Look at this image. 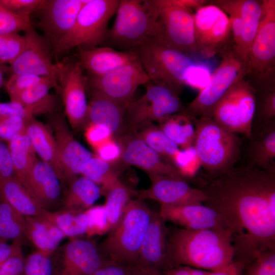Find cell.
<instances>
[{
    "mask_svg": "<svg viewBox=\"0 0 275 275\" xmlns=\"http://www.w3.org/2000/svg\"><path fill=\"white\" fill-rule=\"evenodd\" d=\"M24 217L26 240L36 251L51 256L66 237L65 235L42 215Z\"/></svg>",
    "mask_w": 275,
    "mask_h": 275,
    "instance_id": "obj_30",
    "label": "cell"
},
{
    "mask_svg": "<svg viewBox=\"0 0 275 275\" xmlns=\"http://www.w3.org/2000/svg\"><path fill=\"white\" fill-rule=\"evenodd\" d=\"M166 44L191 57L200 55L194 34L193 13L178 0H156Z\"/></svg>",
    "mask_w": 275,
    "mask_h": 275,
    "instance_id": "obj_14",
    "label": "cell"
},
{
    "mask_svg": "<svg viewBox=\"0 0 275 275\" xmlns=\"http://www.w3.org/2000/svg\"><path fill=\"white\" fill-rule=\"evenodd\" d=\"M159 128L179 148L185 150L193 147L195 129L191 119L180 113L160 121Z\"/></svg>",
    "mask_w": 275,
    "mask_h": 275,
    "instance_id": "obj_35",
    "label": "cell"
},
{
    "mask_svg": "<svg viewBox=\"0 0 275 275\" xmlns=\"http://www.w3.org/2000/svg\"><path fill=\"white\" fill-rule=\"evenodd\" d=\"M120 0H88L80 9L74 24L59 43L52 54L59 57L72 49L88 50L103 44L109 20Z\"/></svg>",
    "mask_w": 275,
    "mask_h": 275,
    "instance_id": "obj_6",
    "label": "cell"
},
{
    "mask_svg": "<svg viewBox=\"0 0 275 275\" xmlns=\"http://www.w3.org/2000/svg\"><path fill=\"white\" fill-rule=\"evenodd\" d=\"M119 144L120 161L136 167L148 175L178 177L186 179L179 170L151 148L135 133H127L115 139Z\"/></svg>",
    "mask_w": 275,
    "mask_h": 275,
    "instance_id": "obj_19",
    "label": "cell"
},
{
    "mask_svg": "<svg viewBox=\"0 0 275 275\" xmlns=\"http://www.w3.org/2000/svg\"><path fill=\"white\" fill-rule=\"evenodd\" d=\"M259 93L256 98V109L254 119L257 117V127L274 121L275 87L256 92Z\"/></svg>",
    "mask_w": 275,
    "mask_h": 275,
    "instance_id": "obj_41",
    "label": "cell"
},
{
    "mask_svg": "<svg viewBox=\"0 0 275 275\" xmlns=\"http://www.w3.org/2000/svg\"><path fill=\"white\" fill-rule=\"evenodd\" d=\"M261 3L258 29L245 63L246 76L256 91L275 87V1Z\"/></svg>",
    "mask_w": 275,
    "mask_h": 275,
    "instance_id": "obj_7",
    "label": "cell"
},
{
    "mask_svg": "<svg viewBox=\"0 0 275 275\" xmlns=\"http://www.w3.org/2000/svg\"><path fill=\"white\" fill-rule=\"evenodd\" d=\"M43 77L28 74H11L5 86L11 101L40 82Z\"/></svg>",
    "mask_w": 275,
    "mask_h": 275,
    "instance_id": "obj_46",
    "label": "cell"
},
{
    "mask_svg": "<svg viewBox=\"0 0 275 275\" xmlns=\"http://www.w3.org/2000/svg\"><path fill=\"white\" fill-rule=\"evenodd\" d=\"M56 144L57 155L64 183L80 175L86 163L94 155L74 136L64 116H52L49 121Z\"/></svg>",
    "mask_w": 275,
    "mask_h": 275,
    "instance_id": "obj_18",
    "label": "cell"
},
{
    "mask_svg": "<svg viewBox=\"0 0 275 275\" xmlns=\"http://www.w3.org/2000/svg\"><path fill=\"white\" fill-rule=\"evenodd\" d=\"M209 271L187 266H179L168 269L161 275H209Z\"/></svg>",
    "mask_w": 275,
    "mask_h": 275,
    "instance_id": "obj_57",
    "label": "cell"
},
{
    "mask_svg": "<svg viewBox=\"0 0 275 275\" xmlns=\"http://www.w3.org/2000/svg\"><path fill=\"white\" fill-rule=\"evenodd\" d=\"M42 0H0V4L20 17L31 21V15Z\"/></svg>",
    "mask_w": 275,
    "mask_h": 275,
    "instance_id": "obj_49",
    "label": "cell"
},
{
    "mask_svg": "<svg viewBox=\"0 0 275 275\" xmlns=\"http://www.w3.org/2000/svg\"><path fill=\"white\" fill-rule=\"evenodd\" d=\"M134 195H137V193L120 179L104 195L106 201L103 205L108 232L118 223L126 206Z\"/></svg>",
    "mask_w": 275,
    "mask_h": 275,
    "instance_id": "obj_37",
    "label": "cell"
},
{
    "mask_svg": "<svg viewBox=\"0 0 275 275\" xmlns=\"http://www.w3.org/2000/svg\"><path fill=\"white\" fill-rule=\"evenodd\" d=\"M87 91L104 96L126 108L138 88L150 79L139 58L101 76H87Z\"/></svg>",
    "mask_w": 275,
    "mask_h": 275,
    "instance_id": "obj_15",
    "label": "cell"
},
{
    "mask_svg": "<svg viewBox=\"0 0 275 275\" xmlns=\"http://www.w3.org/2000/svg\"><path fill=\"white\" fill-rule=\"evenodd\" d=\"M134 133L161 156L170 160L173 164L174 158L180 150L158 126L150 123Z\"/></svg>",
    "mask_w": 275,
    "mask_h": 275,
    "instance_id": "obj_40",
    "label": "cell"
},
{
    "mask_svg": "<svg viewBox=\"0 0 275 275\" xmlns=\"http://www.w3.org/2000/svg\"><path fill=\"white\" fill-rule=\"evenodd\" d=\"M51 88L59 92L57 81L52 78L43 77L38 84L24 91L11 101L20 104L34 117L50 114L55 112L58 106L56 96L49 93Z\"/></svg>",
    "mask_w": 275,
    "mask_h": 275,
    "instance_id": "obj_29",
    "label": "cell"
},
{
    "mask_svg": "<svg viewBox=\"0 0 275 275\" xmlns=\"http://www.w3.org/2000/svg\"><path fill=\"white\" fill-rule=\"evenodd\" d=\"M159 212L166 222H172L185 229H226L219 215L202 203L181 205L160 204Z\"/></svg>",
    "mask_w": 275,
    "mask_h": 275,
    "instance_id": "obj_24",
    "label": "cell"
},
{
    "mask_svg": "<svg viewBox=\"0 0 275 275\" xmlns=\"http://www.w3.org/2000/svg\"><path fill=\"white\" fill-rule=\"evenodd\" d=\"M77 61L89 76H101L138 59L135 51H120L107 46L78 49Z\"/></svg>",
    "mask_w": 275,
    "mask_h": 275,
    "instance_id": "obj_25",
    "label": "cell"
},
{
    "mask_svg": "<svg viewBox=\"0 0 275 275\" xmlns=\"http://www.w3.org/2000/svg\"><path fill=\"white\" fill-rule=\"evenodd\" d=\"M88 217L86 234L88 237L107 233L105 209L103 205L90 207L86 210Z\"/></svg>",
    "mask_w": 275,
    "mask_h": 275,
    "instance_id": "obj_47",
    "label": "cell"
},
{
    "mask_svg": "<svg viewBox=\"0 0 275 275\" xmlns=\"http://www.w3.org/2000/svg\"><path fill=\"white\" fill-rule=\"evenodd\" d=\"M195 129L194 149L199 164L215 176L234 167L240 152V140L210 118L191 119Z\"/></svg>",
    "mask_w": 275,
    "mask_h": 275,
    "instance_id": "obj_5",
    "label": "cell"
},
{
    "mask_svg": "<svg viewBox=\"0 0 275 275\" xmlns=\"http://www.w3.org/2000/svg\"><path fill=\"white\" fill-rule=\"evenodd\" d=\"M57 81L65 114L71 128L78 132L87 125V77L77 61L57 62Z\"/></svg>",
    "mask_w": 275,
    "mask_h": 275,
    "instance_id": "obj_12",
    "label": "cell"
},
{
    "mask_svg": "<svg viewBox=\"0 0 275 275\" xmlns=\"http://www.w3.org/2000/svg\"><path fill=\"white\" fill-rule=\"evenodd\" d=\"M14 177L15 173L8 145L0 140V181Z\"/></svg>",
    "mask_w": 275,
    "mask_h": 275,
    "instance_id": "obj_54",
    "label": "cell"
},
{
    "mask_svg": "<svg viewBox=\"0 0 275 275\" xmlns=\"http://www.w3.org/2000/svg\"><path fill=\"white\" fill-rule=\"evenodd\" d=\"M116 13L104 46L131 51L160 39L162 29L156 0H120Z\"/></svg>",
    "mask_w": 275,
    "mask_h": 275,
    "instance_id": "obj_3",
    "label": "cell"
},
{
    "mask_svg": "<svg viewBox=\"0 0 275 275\" xmlns=\"http://www.w3.org/2000/svg\"><path fill=\"white\" fill-rule=\"evenodd\" d=\"M179 3L189 10L191 9H198L205 5L206 1L205 0H178Z\"/></svg>",
    "mask_w": 275,
    "mask_h": 275,
    "instance_id": "obj_60",
    "label": "cell"
},
{
    "mask_svg": "<svg viewBox=\"0 0 275 275\" xmlns=\"http://www.w3.org/2000/svg\"><path fill=\"white\" fill-rule=\"evenodd\" d=\"M126 268L127 270V275H161V273L148 271L139 266H134Z\"/></svg>",
    "mask_w": 275,
    "mask_h": 275,
    "instance_id": "obj_61",
    "label": "cell"
},
{
    "mask_svg": "<svg viewBox=\"0 0 275 275\" xmlns=\"http://www.w3.org/2000/svg\"><path fill=\"white\" fill-rule=\"evenodd\" d=\"M21 245L20 242L9 244L7 242L0 241V267L21 248Z\"/></svg>",
    "mask_w": 275,
    "mask_h": 275,
    "instance_id": "obj_58",
    "label": "cell"
},
{
    "mask_svg": "<svg viewBox=\"0 0 275 275\" xmlns=\"http://www.w3.org/2000/svg\"><path fill=\"white\" fill-rule=\"evenodd\" d=\"M0 195L24 216L41 215L44 210L16 177L0 181Z\"/></svg>",
    "mask_w": 275,
    "mask_h": 275,
    "instance_id": "obj_33",
    "label": "cell"
},
{
    "mask_svg": "<svg viewBox=\"0 0 275 275\" xmlns=\"http://www.w3.org/2000/svg\"><path fill=\"white\" fill-rule=\"evenodd\" d=\"M94 154L84 165L80 175L85 176L101 188L102 195H105L107 190L119 179V170L114 166Z\"/></svg>",
    "mask_w": 275,
    "mask_h": 275,
    "instance_id": "obj_38",
    "label": "cell"
},
{
    "mask_svg": "<svg viewBox=\"0 0 275 275\" xmlns=\"http://www.w3.org/2000/svg\"><path fill=\"white\" fill-rule=\"evenodd\" d=\"M84 131L87 142L95 150L113 138L107 129L98 125L88 124Z\"/></svg>",
    "mask_w": 275,
    "mask_h": 275,
    "instance_id": "obj_51",
    "label": "cell"
},
{
    "mask_svg": "<svg viewBox=\"0 0 275 275\" xmlns=\"http://www.w3.org/2000/svg\"><path fill=\"white\" fill-rule=\"evenodd\" d=\"M26 238L24 216L0 195V241L22 243Z\"/></svg>",
    "mask_w": 275,
    "mask_h": 275,
    "instance_id": "obj_36",
    "label": "cell"
},
{
    "mask_svg": "<svg viewBox=\"0 0 275 275\" xmlns=\"http://www.w3.org/2000/svg\"><path fill=\"white\" fill-rule=\"evenodd\" d=\"M151 211L143 200L129 201L118 223L97 244L106 260L125 268L137 265Z\"/></svg>",
    "mask_w": 275,
    "mask_h": 275,
    "instance_id": "obj_4",
    "label": "cell"
},
{
    "mask_svg": "<svg viewBox=\"0 0 275 275\" xmlns=\"http://www.w3.org/2000/svg\"><path fill=\"white\" fill-rule=\"evenodd\" d=\"M53 273L52 255L36 251L24 258L23 275H53Z\"/></svg>",
    "mask_w": 275,
    "mask_h": 275,
    "instance_id": "obj_43",
    "label": "cell"
},
{
    "mask_svg": "<svg viewBox=\"0 0 275 275\" xmlns=\"http://www.w3.org/2000/svg\"><path fill=\"white\" fill-rule=\"evenodd\" d=\"M25 46L23 35L11 33L0 35V62L11 65L22 52Z\"/></svg>",
    "mask_w": 275,
    "mask_h": 275,
    "instance_id": "obj_42",
    "label": "cell"
},
{
    "mask_svg": "<svg viewBox=\"0 0 275 275\" xmlns=\"http://www.w3.org/2000/svg\"><path fill=\"white\" fill-rule=\"evenodd\" d=\"M67 185L59 210L84 212L92 207L102 195L100 187L84 176H79Z\"/></svg>",
    "mask_w": 275,
    "mask_h": 275,
    "instance_id": "obj_31",
    "label": "cell"
},
{
    "mask_svg": "<svg viewBox=\"0 0 275 275\" xmlns=\"http://www.w3.org/2000/svg\"><path fill=\"white\" fill-rule=\"evenodd\" d=\"M24 261L20 248L0 267V275H23Z\"/></svg>",
    "mask_w": 275,
    "mask_h": 275,
    "instance_id": "obj_53",
    "label": "cell"
},
{
    "mask_svg": "<svg viewBox=\"0 0 275 275\" xmlns=\"http://www.w3.org/2000/svg\"><path fill=\"white\" fill-rule=\"evenodd\" d=\"M96 155L108 162L115 163L120 161L121 149L118 142L112 138L96 149Z\"/></svg>",
    "mask_w": 275,
    "mask_h": 275,
    "instance_id": "obj_52",
    "label": "cell"
},
{
    "mask_svg": "<svg viewBox=\"0 0 275 275\" xmlns=\"http://www.w3.org/2000/svg\"><path fill=\"white\" fill-rule=\"evenodd\" d=\"M135 51L150 81L178 94L185 86L189 68L195 63L187 55L155 40L139 46Z\"/></svg>",
    "mask_w": 275,
    "mask_h": 275,
    "instance_id": "obj_8",
    "label": "cell"
},
{
    "mask_svg": "<svg viewBox=\"0 0 275 275\" xmlns=\"http://www.w3.org/2000/svg\"><path fill=\"white\" fill-rule=\"evenodd\" d=\"M250 139L249 165L275 171V120L255 128Z\"/></svg>",
    "mask_w": 275,
    "mask_h": 275,
    "instance_id": "obj_27",
    "label": "cell"
},
{
    "mask_svg": "<svg viewBox=\"0 0 275 275\" xmlns=\"http://www.w3.org/2000/svg\"><path fill=\"white\" fill-rule=\"evenodd\" d=\"M234 257L231 233L225 229H168L169 269L187 266L216 271L232 263Z\"/></svg>",
    "mask_w": 275,
    "mask_h": 275,
    "instance_id": "obj_2",
    "label": "cell"
},
{
    "mask_svg": "<svg viewBox=\"0 0 275 275\" xmlns=\"http://www.w3.org/2000/svg\"><path fill=\"white\" fill-rule=\"evenodd\" d=\"M88 0H42L34 12L37 24L44 33L52 51L73 26L77 15Z\"/></svg>",
    "mask_w": 275,
    "mask_h": 275,
    "instance_id": "obj_16",
    "label": "cell"
},
{
    "mask_svg": "<svg viewBox=\"0 0 275 275\" xmlns=\"http://www.w3.org/2000/svg\"><path fill=\"white\" fill-rule=\"evenodd\" d=\"M166 222L159 212L151 211L136 266L161 274L169 269Z\"/></svg>",
    "mask_w": 275,
    "mask_h": 275,
    "instance_id": "obj_23",
    "label": "cell"
},
{
    "mask_svg": "<svg viewBox=\"0 0 275 275\" xmlns=\"http://www.w3.org/2000/svg\"><path fill=\"white\" fill-rule=\"evenodd\" d=\"M32 25L31 21L20 17L0 4V35L24 32Z\"/></svg>",
    "mask_w": 275,
    "mask_h": 275,
    "instance_id": "obj_44",
    "label": "cell"
},
{
    "mask_svg": "<svg viewBox=\"0 0 275 275\" xmlns=\"http://www.w3.org/2000/svg\"><path fill=\"white\" fill-rule=\"evenodd\" d=\"M92 275H127V270L120 265L107 261Z\"/></svg>",
    "mask_w": 275,
    "mask_h": 275,
    "instance_id": "obj_56",
    "label": "cell"
},
{
    "mask_svg": "<svg viewBox=\"0 0 275 275\" xmlns=\"http://www.w3.org/2000/svg\"><path fill=\"white\" fill-rule=\"evenodd\" d=\"M242 275H275V251L262 253L244 268Z\"/></svg>",
    "mask_w": 275,
    "mask_h": 275,
    "instance_id": "obj_45",
    "label": "cell"
},
{
    "mask_svg": "<svg viewBox=\"0 0 275 275\" xmlns=\"http://www.w3.org/2000/svg\"><path fill=\"white\" fill-rule=\"evenodd\" d=\"M9 67L5 64L0 62V90L5 84L4 75L7 71H8Z\"/></svg>",
    "mask_w": 275,
    "mask_h": 275,
    "instance_id": "obj_62",
    "label": "cell"
},
{
    "mask_svg": "<svg viewBox=\"0 0 275 275\" xmlns=\"http://www.w3.org/2000/svg\"><path fill=\"white\" fill-rule=\"evenodd\" d=\"M150 186L137 193L138 199H150L169 205L204 203L206 197L199 188L190 186L183 178L148 175Z\"/></svg>",
    "mask_w": 275,
    "mask_h": 275,
    "instance_id": "obj_21",
    "label": "cell"
},
{
    "mask_svg": "<svg viewBox=\"0 0 275 275\" xmlns=\"http://www.w3.org/2000/svg\"><path fill=\"white\" fill-rule=\"evenodd\" d=\"M25 46L9 67L11 74H28L52 78L57 81V64L52 61V49L32 25L24 31ZM58 82V81H57Z\"/></svg>",
    "mask_w": 275,
    "mask_h": 275,
    "instance_id": "obj_17",
    "label": "cell"
},
{
    "mask_svg": "<svg viewBox=\"0 0 275 275\" xmlns=\"http://www.w3.org/2000/svg\"><path fill=\"white\" fill-rule=\"evenodd\" d=\"M221 55V63L212 73L208 85L184 107L182 113L191 119L210 118L214 106L230 87L246 76L245 65L233 45Z\"/></svg>",
    "mask_w": 275,
    "mask_h": 275,
    "instance_id": "obj_10",
    "label": "cell"
},
{
    "mask_svg": "<svg viewBox=\"0 0 275 275\" xmlns=\"http://www.w3.org/2000/svg\"><path fill=\"white\" fill-rule=\"evenodd\" d=\"M25 130L36 154L42 161L48 163L54 169L62 183H64L54 137L49 126L33 117L27 121Z\"/></svg>",
    "mask_w": 275,
    "mask_h": 275,
    "instance_id": "obj_28",
    "label": "cell"
},
{
    "mask_svg": "<svg viewBox=\"0 0 275 275\" xmlns=\"http://www.w3.org/2000/svg\"><path fill=\"white\" fill-rule=\"evenodd\" d=\"M194 34L200 56L209 58L221 54L233 38L228 15L214 4L204 5L193 13Z\"/></svg>",
    "mask_w": 275,
    "mask_h": 275,
    "instance_id": "obj_13",
    "label": "cell"
},
{
    "mask_svg": "<svg viewBox=\"0 0 275 275\" xmlns=\"http://www.w3.org/2000/svg\"><path fill=\"white\" fill-rule=\"evenodd\" d=\"M60 266L53 275H92L106 260L92 241L72 238L58 248Z\"/></svg>",
    "mask_w": 275,
    "mask_h": 275,
    "instance_id": "obj_20",
    "label": "cell"
},
{
    "mask_svg": "<svg viewBox=\"0 0 275 275\" xmlns=\"http://www.w3.org/2000/svg\"><path fill=\"white\" fill-rule=\"evenodd\" d=\"M27 121L17 116H0V140L8 142L25 128Z\"/></svg>",
    "mask_w": 275,
    "mask_h": 275,
    "instance_id": "obj_50",
    "label": "cell"
},
{
    "mask_svg": "<svg viewBox=\"0 0 275 275\" xmlns=\"http://www.w3.org/2000/svg\"><path fill=\"white\" fill-rule=\"evenodd\" d=\"M256 109V90L241 79L231 86L214 106L210 118L226 129L251 137Z\"/></svg>",
    "mask_w": 275,
    "mask_h": 275,
    "instance_id": "obj_9",
    "label": "cell"
},
{
    "mask_svg": "<svg viewBox=\"0 0 275 275\" xmlns=\"http://www.w3.org/2000/svg\"><path fill=\"white\" fill-rule=\"evenodd\" d=\"M199 188L204 205L231 233L234 262L245 268L262 253L275 251V171L233 167L210 176Z\"/></svg>",
    "mask_w": 275,
    "mask_h": 275,
    "instance_id": "obj_1",
    "label": "cell"
},
{
    "mask_svg": "<svg viewBox=\"0 0 275 275\" xmlns=\"http://www.w3.org/2000/svg\"><path fill=\"white\" fill-rule=\"evenodd\" d=\"M211 75L210 70L207 66L195 62L187 70L185 85L200 91L208 85Z\"/></svg>",
    "mask_w": 275,
    "mask_h": 275,
    "instance_id": "obj_48",
    "label": "cell"
},
{
    "mask_svg": "<svg viewBox=\"0 0 275 275\" xmlns=\"http://www.w3.org/2000/svg\"><path fill=\"white\" fill-rule=\"evenodd\" d=\"M244 269L243 266L234 261L222 270L210 271L209 275H242Z\"/></svg>",
    "mask_w": 275,
    "mask_h": 275,
    "instance_id": "obj_59",
    "label": "cell"
},
{
    "mask_svg": "<svg viewBox=\"0 0 275 275\" xmlns=\"http://www.w3.org/2000/svg\"><path fill=\"white\" fill-rule=\"evenodd\" d=\"M242 20L239 45L235 51L245 65L250 49L256 35L262 14L261 2L232 0Z\"/></svg>",
    "mask_w": 275,
    "mask_h": 275,
    "instance_id": "obj_32",
    "label": "cell"
},
{
    "mask_svg": "<svg viewBox=\"0 0 275 275\" xmlns=\"http://www.w3.org/2000/svg\"><path fill=\"white\" fill-rule=\"evenodd\" d=\"M0 116H17L26 121L34 117L20 104L13 101L0 102Z\"/></svg>",
    "mask_w": 275,
    "mask_h": 275,
    "instance_id": "obj_55",
    "label": "cell"
},
{
    "mask_svg": "<svg viewBox=\"0 0 275 275\" xmlns=\"http://www.w3.org/2000/svg\"><path fill=\"white\" fill-rule=\"evenodd\" d=\"M42 215L59 228L66 237L75 238L86 233L88 217L86 211L76 212L63 210H44Z\"/></svg>",
    "mask_w": 275,
    "mask_h": 275,
    "instance_id": "obj_39",
    "label": "cell"
},
{
    "mask_svg": "<svg viewBox=\"0 0 275 275\" xmlns=\"http://www.w3.org/2000/svg\"><path fill=\"white\" fill-rule=\"evenodd\" d=\"M21 183L43 210L54 211L60 209L63 183L48 163L38 160Z\"/></svg>",
    "mask_w": 275,
    "mask_h": 275,
    "instance_id": "obj_22",
    "label": "cell"
},
{
    "mask_svg": "<svg viewBox=\"0 0 275 275\" xmlns=\"http://www.w3.org/2000/svg\"><path fill=\"white\" fill-rule=\"evenodd\" d=\"M146 91L125 109V125L127 133L135 132L142 127L159 122L174 114L182 113L184 107L179 94L164 86L150 81L145 85Z\"/></svg>",
    "mask_w": 275,
    "mask_h": 275,
    "instance_id": "obj_11",
    "label": "cell"
},
{
    "mask_svg": "<svg viewBox=\"0 0 275 275\" xmlns=\"http://www.w3.org/2000/svg\"><path fill=\"white\" fill-rule=\"evenodd\" d=\"M88 92L89 101L87 125L93 124L103 126L111 132L114 139L127 133L125 125V107L99 93Z\"/></svg>",
    "mask_w": 275,
    "mask_h": 275,
    "instance_id": "obj_26",
    "label": "cell"
},
{
    "mask_svg": "<svg viewBox=\"0 0 275 275\" xmlns=\"http://www.w3.org/2000/svg\"><path fill=\"white\" fill-rule=\"evenodd\" d=\"M7 145L15 176L21 182L38 161L25 128L10 139Z\"/></svg>",
    "mask_w": 275,
    "mask_h": 275,
    "instance_id": "obj_34",
    "label": "cell"
}]
</instances>
